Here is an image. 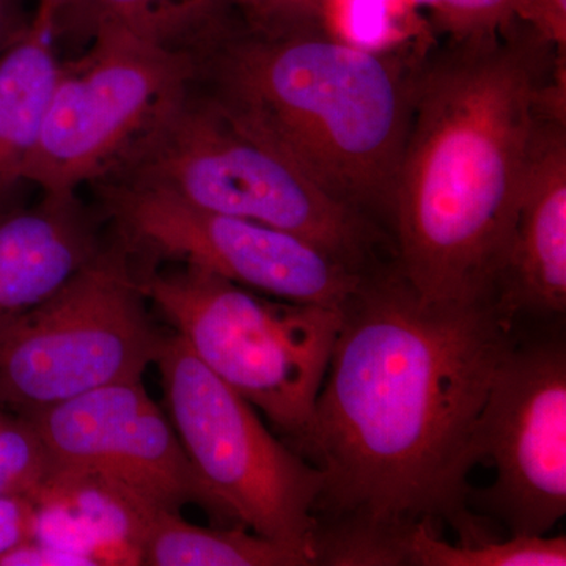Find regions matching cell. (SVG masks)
Instances as JSON below:
<instances>
[{
    "instance_id": "6da1fadb",
    "label": "cell",
    "mask_w": 566,
    "mask_h": 566,
    "mask_svg": "<svg viewBox=\"0 0 566 566\" xmlns=\"http://www.w3.org/2000/svg\"><path fill=\"white\" fill-rule=\"evenodd\" d=\"M342 311L314 419L292 446L324 475L315 516L441 517L461 542L488 536L468 510L472 439L517 324L494 300H423L397 263L365 275Z\"/></svg>"
},
{
    "instance_id": "7a4b0ae2",
    "label": "cell",
    "mask_w": 566,
    "mask_h": 566,
    "mask_svg": "<svg viewBox=\"0 0 566 566\" xmlns=\"http://www.w3.org/2000/svg\"><path fill=\"white\" fill-rule=\"evenodd\" d=\"M415 48L395 189L397 266L427 301L494 300L536 117L566 84V52L513 18Z\"/></svg>"
},
{
    "instance_id": "3957f363",
    "label": "cell",
    "mask_w": 566,
    "mask_h": 566,
    "mask_svg": "<svg viewBox=\"0 0 566 566\" xmlns=\"http://www.w3.org/2000/svg\"><path fill=\"white\" fill-rule=\"evenodd\" d=\"M186 48L196 87L392 237L415 50H367L327 14H259L227 0Z\"/></svg>"
},
{
    "instance_id": "277c9868",
    "label": "cell",
    "mask_w": 566,
    "mask_h": 566,
    "mask_svg": "<svg viewBox=\"0 0 566 566\" xmlns=\"http://www.w3.org/2000/svg\"><path fill=\"white\" fill-rule=\"evenodd\" d=\"M106 178L296 234L359 273L397 262L386 230L324 192L192 81Z\"/></svg>"
},
{
    "instance_id": "5b68a950",
    "label": "cell",
    "mask_w": 566,
    "mask_h": 566,
    "mask_svg": "<svg viewBox=\"0 0 566 566\" xmlns=\"http://www.w3.org/2000/svg\"><path fill=\"white\" fill-rule=\"evenodd\" d=\"M142 290L193 354L294 446L314 419L340 307L292 303L180 264Z\"/></svg>"
},
{
    "instance_id": "8992f818",
    "label": "cell",
    "mask_w": 566,
    "mask_h": 566,
    "mask_svg": "<svg viewBox=\"0 0 566 566\" xmlns=\"http://www.w3.org/2000/svg\"><path fill=\"white\" fill-rule=\"evenodd\" d=\"M125 244L103 249L62 289L0 326V408L31 416L142 379L164 335Z\"/></svg>"
},
{
    "instance_id": "52a82bcc",
    "label": "cell",
    "mask_w": 566,
    "mask_h": 566,
    "mask_svg": "<svg viewBox=\"0 0 566 566\" xmlns=\"http://www.w3.org/2000/svg\"><path fill=\"white\" fill-rule=\"evenodd\" d=\"M155 364L170 422L223 520L301 551L315 565L323 472L271 434L255 408L177 333L164 335Z\"/></svg>"
},
{
    "instance_id": "ba28073f",
    "label": "cell",
    "mask_w": 566,
    "mask_h": 566,
    "mask_svg": "<svg viewBox=\"0 0 566 566\" xmlns=\"http://www.w3.org/2000/svg\"><path fill=\"white\" fill-rule=\"evenodd\" d=\"M196 73L188 48L118 25L92 35L84 57L62 63L40 139L22 181L43 196H71L122 163L185 92Z\"/></svg>"
},
{
    "instance_id": "9c48e42d",
    "label": "cell",
    "mask_w": 566,
    "mask_h": 566,
    "mask_svg": "<svg viewBox=\"0 0 566 566\" xmlns=\"http://www.w3.org/2000/svg\"><path fill=\"white\" fill-rule=\"evenodd\" d=\"M98 182L104 212L129 251L200 268L277 300L327 307H344L368 274L274 227L202 210L139 182Z\"/></svg>"
},
{
    "instance_id": "30bf717a",
    "label": "cell",
    "mask_w": 566,
    "mask_h": 566,
    "mask_svg": "<svg viewBox=\"0 0 566 566\" xmlns=\"http://www.w3.org/2000/svg\"><path fill=\"white\" fill-rule=\"evenodd\" d=\"M472 455L491 461L493 485L475 493L480 512L512 535L549 534L566 513V346L543 327L505 354L476 420Z\"/></svg>"
},
{
    "instance_id": "8fae6325",
    "label": "cell",
    "mask_w": 566,
    "mask_h": 566,
    "mask_svg": "<svg viewBox=\"0 0 566 566\" xmlns=\"http://www.w3.org/2000/svg\"><path fill=\"white\" fill-rule=\"evenodd\" d=\"M22 417L39 431L54 469L106 476L174 512L192 502L223 520L142 379L98 387Z\"/></svg>"
},
{
    "instance_id": "7c38bea8",
    "label": "cell",
    "mask_w": 566,
    "mask_h": 566,
    "mask_svg": "<svg viewBox=\"0 0 566 566\" xmlns=\"http://www.w3.org/2000/svg\"><path fill=\"white\" fill-rule=\"evenodd\" d=\"M495 304L515 324L566 312V84L536 117Z\"/></svg>"
},
{
    "instance_id": "4fadbf2b",
    "label": "cell",
    "mask_w": 566,
    "mask_h": 566,
    "mask_svg": "<svg viewBox=\"0 0 566 566\" xmlns=\"http://www.w3.org/2000/svg\"><path fill=\"white\" fill-rule=\"evenodd\" d=\"M103 249L76 193L0 211V326L52 296Z\"/></svg>"
},
{
    "instance_id": "5bb4252c",
    "label": "cell",
    "mask_w": 566,
    "mask_h": 566,
    "mask_svg": "<svg viewBox=\"0 0 566 566\" xmlns=\"http://www.w3.org/2000/svg\"><path fill=\"white\" fill-rule=\"evenodd\" d=\"M31 501L33 539L98 565H142L153 520L164 509L122 483L74 469H54Z\"/></svg>"
},
{
    "instance_id": "9a60e30c",
    "label": "cell",
    "mask_w": 566,
    "mask_h": 566,
    "mask_svg": "<svg viewBox=\"0 0 566 566\" xmlns=\"http://www.w3.org/2000/svg\"><path fill=\"white\" fill-rule=\"evenodd\" d=\"M55 40L54 24L35 13L25 35L0 52V192L14 199L61 76Z\"/></svg>"
},
{
    "instance_id": "2e32d148",
    "label": "cell",
    "mask_w": 566,
    "mask_h": 566,
    "mask_svg": "<svg viewBox=\"0 0 566 566\" xmlns=\"http://www.w3.org/2000/svg\"><path fill=\"white\" fill-rule=\"evenodd\" d=\"M142 565L150 566H307L311 558L243 526H193L180 513L161 509L145 539Z\"/></svg>"
},
{
    "instance_id": "e0dca14e",
    "label": "cell",
    "mask_w": 566,
    "mask_h": 566,
    "mask_svg": "<svg viewBox=\"0 0 566 566\" xmlns=\"http://www.w3.org/2000/svg\"><path fill=\"white\" fill-rule=\"evenodd\" d=\"M214 0H74L55 24V36L73 32L92 39L106 25H118L169 46L185 48L196 35Z\"/></svg>"
},
{
    "instance_id": "ac0fdd59",
    "label": "cell",
    "mask_w": 566,
    "mask_h": 566,
    "mask_svg": "<svg viewBox=\"0 0 566 566\" xmlns=\"http://www.w3.org/2000/svg\"><path fill=\"white\" fill-rule=\"evenodd\" d=\"M412 566H565V536L512 535L450 545L434 534L431 520L417 521L409 535Z\"/></svg>"
},
{
    "instance_id": "d6986e66",
    "label": "cell",
    "mask_w": 566,
    "mask_h": 566,
    "mask_svg": "<svg viewBox=\"0 0 566 566\" xmlns=\"http://www.w3.org/2000/svg\"><path fill=\"white\" fill-rule=\"evenodd\" d=\"M415 524L364 517L316 520L315 565H409V535Z\"/></svg>"
},
{
    "instance_id": "ffe728a7",
    "label": "cell",
    "mask_w": 566,
    "mask_h": 566,
    "mask_svg": "<svg viewBox=\"0 0 566 566\" xmlns=\"http://www.w3.org/2000/svg\"><path fill=\"white\" fill-rule=\"evenodd\" d=\"M52 471L50 452L31 420L0 408V495L31 499Z\"/></svg>"
},
{
    "instance_id": "44dd1931",
    "label": "cell",
    "mask_w": 566,
    "mask_h": 566,
    "mask_svg": "<svg viewBox=\"0 0 566 566\" xmlns=\"http://www.w3.org/2000/svg\"><path fill=\"white\" fill-rule=\"evenodd\" d=\"M439 32L449 39L485 35L515 18V0H431Z\"/></svg>"
},
{
    "instance_id": "7402d4cb",
    "label": "cell",
    "mask_w": 566,
    "mask_h": 566,
    "mask_svg": "<svg viewBox=\"0 0 566 566\" xmlns=\"http://www.w3.org/2000/svg\"><path fill=\"white\" fill-rule=\"evenodd\" d=\"M515 14L558 51L566 52V0H520Z\"/></svg>"
},
{
    "instance_id": "603a6c76",
    "label": "cell",
    "mask_w": 566,
    "mask_h": 566,
    "mask_svg": "<svg viewBox=\"0 0 566 566\" xmlns=\"http://www.w3.org/2000/svg\"><path fill=\"white\" fill-rule=\"evenodd\" d=\"M35 536V505L24 495H0V557Z\"/></svg>"
},
{
    "instance_id": "cb8c5ba5",
    "label": "cell",
    "mask_w": 566,
    "mask_h": 566,
    "mask_svg": "<svg viewBox=\"0 0 566 566\" xmlns=\"http://www.w3.org/2000/svg\"><path fill=\"white\" fill-rule=\"evenodd\" d=\"M0 566H98L93 558L31 539L0 557Z\"/></svg>"
},
{
    "instance_id": "d4e9b609",
    "label": "cell",
    "mask_w": 566,
    "mask_h": 566,
    "mask_svg": "<svg viewBox=\"0 0 566 566\" xmlns=\"http://www.w3.org/2000/svg\"><path fill=\"white\" fill-rule=\"evenodd\" d=\"M35 0H0V52L17 43L31 29L35 10L29 3Z\"/></svg>"
},
{
    "instance_id": "484cf974",
    "label": "cell",
    "mask_w": 566,
    "mask_h": 566,
    "mask_svg": "<svg viewBox=\"0 0 566 566\" xmlns=\"http://www.w3.org/2000/svg\"><path fill=\"white\" fill-rule=\"evenodd\" d=\"M233 6L253 13H318L327 14V0H229Z\"/></svg>"
},
{
    "instance_id": "4316f807",
    "label": "cell",
    "mask_w": 566,
    "mask_h": 566,
    "mask_svg": "<svg viewBox=\"0 0 566 566\" xmlns=\"http://www.w3.org/2000/svg\"><path fill=\"white\" fill-rule=\"evenodd\" d=\"M74 0H35V13L48 18L54 24L65 14V11L73 6Z\"/></svg>"
},
{
    "instance_id": "83f0119b",
    "label": "cell",
    "mask_w": 566,
    "mask_h": 566,
    "mask_svg": "<svg viewBox=\"0 0 566 566\" xmlns=\"http://www.w3.org/2000/svg\"><path fill=\"white\" fill-rule=\"evenodd\" d=\"M13 207H18V205H14V197L0 192V211L9 210V208Z\"/></svg>"
},
{
    "instance_id": "f1b7e54d",
    "label": "cell",
    "mask_w": 566,
    "mask_h": 566,
    "mask_svg": "<svg viewBox=\"0 0 566 566\" xmlns=\"http://www.w3.org/2000/svg\"><path fill=\"white\" fill-rule=\"evenodd\" d=\"M517 2H520V0H515V9H516V3H517ZM515 17H516V14H515Z\"/></svg>"
},
{
    "instance_id": "f546056e",
    "label": "cell",
    "mask_w": 566,
    "mask_h": 566,
    "mask_svg": "<svg viewBox=\"0 0 566 566\" xmlns=\"http://www.w3.org/2000/svg\"><path fill=\"white\" fill-rule=\"evenodd\" d=\"M424 2L431 3V0H424Z\"/></svg>"
}]
</instances>
